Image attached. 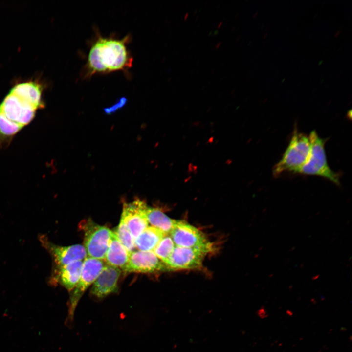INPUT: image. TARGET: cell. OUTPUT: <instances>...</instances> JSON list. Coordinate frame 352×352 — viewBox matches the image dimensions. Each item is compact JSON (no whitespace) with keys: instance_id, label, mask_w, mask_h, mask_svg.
<instances>
[{"instance_id":"obj_5","label":"cell","mask_w":352,"mask_h":352,"mask_svg":"<svg viewBox=\"0 0 352 352\" xmlns=\"http://www.w3.org/2000/svg\"><path fill=\"white\" fill-rule=\"evenodd\" d=\"M83 224V246L87 256L104 261L112 231L106 226L95 223L90 219Z\"/></svg>"},{"instance_id":"obj_24","label":"cell","mask_w":352,"mask_h":352,"mask_svg":"<svg viewBox=\"0 0 352 352\" xmlns=\"http://www.w3.org/2000/svg\"><path fill=\"white\" fill-rule=\"evenodd\" d=\"M221 24H222V22H221L220 23V24H219V26H218V28H220Z\"/></svg>"},{"instance_id":"obj_13","label":"cell","mask_w":352,"mask_h":352,"mask_svg":"<svg viewBox=\"0 0 352 352\" xmlns=\"http://www.w3.org/2000/svg\"><path fill=\"white\" fill-rule=\"evenodd\" d=\"M83 261H76L61 267L53 269L50 278L51 284L59 283L67 290L72 291L79 280Z\"/></svg>"},{"instance_id":"obj_16","label":"cell","mask_w":352,"mask_h":352,"mask_svg":"<svg viewBox=\"0 0 352 352\" xmlns=\"http://www.w3.org/2000/svg\"><path fill=\"white\" fill-rule=\"evenodd\" d=\"M10 92L31 103L37 109L43 107L41 89L36 83L27 82L19 84L15 86Z\"/></svg>"},{"instance_id":"obj_12","label":"cell","mask_w":352,"mask_h":352,"mask_svg":"<svg viewBox=\"0 0 352 352\" xmlns=\"http://www.w3.org/2000/svg\"><path fill=\"white\" fill-rule=\"evenodd\" d=\"M121 271L118 268L106 264L93 284L90 291L91 295L98 299H102L116 293Z\"/></svg>"},{"instance_id":"obj_1","label":"cell","mask_w":352,"mask_h":352,"mask_svg":"<svg viewBox=\"0 0 352 352\" xmlns=\"http://www.w3.org/2000/svg\"><path fill=\"white\" fill-rule=\"evenodd\" d=\"M130 39L129 35L121 40L99 36L88 54L87 76L125 70L131 67L132 58L126 47Z\"/></svg>"},{"instance_id":"obj_21","label":"cell","mask_w":352,"mask_h":352,"mask_svg":"<svg viewBox=\"0 0 352 352\" xmlns=\"http://www.w3.org/2000/svg\"><path fill=\"white\" fill-rule=\"evenodd\" d=\"M127 99L125 97H121L117 102H116L112 106L105 108L104 111L106 114H110L115 112L118 109H121L127 103Z\"/></svg>"},{"instance_id":"obj_23","label":"cell","mask_w":352,"mask_h":352,"mask_svg":"<svg viewBox=\"0 0 352 352\" xmlns=\"http://www.w3.org/2000/svg\"><path fill=\"white\" fill-rule=\"evenodd\" d=\"M220 43H219L217 45H216V48H218L219 47V46H220Z\"/></svg>"},{"instance_id":"obj_20","label":"cell","mask_w":352,"mask_h":352,"mask_svg":"<svg viewBox=\"0 0 352 352\" xmlns=\"http://www.w3.org/2000/svg\"><path fill=\"white\" fill-rule=\"evenodd\" d=\"M23 127L8 119L0 111V135L4 137H13Z\"/></svg>"},{"instance_id":"obj_14","label":"cell","mask_w":352,"mask_h":352,"mask_svg":"<svg viewBox=\"0 0 352 352\" xmlns=\"http://www.w3.org/2000/svg\"><path fill=\"white\" fill-rule=\"evenodd\" d=\"M129 255L130 253L112 231L104 260L106 264L123 271L128 264Z\"/></svg>"},{"instance_id":"obj_15","label":"cell","mask_w":352,"mask_h":352,"mask_svg":"<svg viewBox=\"0 0 352 352\" xmlns=\"http://www.w3.org/2000/svg\"><path fill=\"white\" fill-rule=\"evenodd\" d=\"M166 235L155 227L148 226L134 239L135 248L140 251H153Z\"/></svg>"},{"instance_id":"obj_9","label":"cell","mask_w":352,"mask_h":352,"mask_svg":"<svg viewBox=\"0 0 352 352\" xmlns=\"http://www.w3.org/2000/svg\"><path fill=\"white\" fill-rule=\"evenodd\" d=\"M167 270L165 264L153 251L137 250L130 253L128 264L123 271L147 273Z\"/></svg>"},{"instance_id":"obj_22","label":"cell","mask_w":352,"mask_h":352,"mask_svg":"<svg viewBox=\"0 0 352 352\" xmlns=\"http://www.w3.org/2000/svg\"><path fill=\"white\" fill-rule=\"evenodd\" d=\"M188 13H187L186 14V15H185V16L184 18V20H186V18L188 17Z\"/></svg>"},{"instance_id":"obj_4","label":"cell","mask_w":352,"mask_h":352,"mask_svg":"<svg viewBox=\"0 0 352 352\" xmlns=\"http://www.w3.org/2000/svg\"><path fill=\"white\" fill-rule=\"evenodd\" d=\"M176 246L194 248L207 254L213 245L199 229L189 223L176 220L169 234Z\"/></svg>"},{"instance_id":"obj_19","label":"cell","mask_w":352,"mask_h":352,"mask_svg":"<svg viewBox=\"0 0 352 352\" xmlns=\"http://www.w3.org/2000/svg\"><path fill=\"white\" fill-rule=\"evenodd\" d=\"M176 245L169 234H166L156 246L153 252L157 258L166 264Z\"/></svg>"},{"instance_id":"obj_8","label":"cell","mask_w":352,"mask_h":352,"mask_svg":"<svg viewBox=\"0 0 352 352\" xmlns=\"http://www.w3.org/2000/svg\"><path fill=\"white\" fill-rule=\"evenodd\" d=\"M39 241L51 256L53 262V269L61 267L76 261H83L87 257L83 245H57L51 242L44 235H40Z\"/></svg>"},{"instance_id":"obj_17","label":"cell","mask_w":352,"mask_h":352,"mask_svg":"<svg viewBox=\"0 0 352 352\" xmlns=\"http://www.w3.org/2000/svg\"><path fill=\"white\" fill-rule=\"evenodd\" d=\"M146 215L148 223L166 234H170L176 221V220L170 218L159 209L148 206Z\"/></svg>"},{"instance_id":"obj_11","label":"cell","mask_w":352,"mask_h":352,"mask_svg":"<svg viewBox=\"0 0 352 352\" xmlns=\"http://www.w3.org/2000/svg\"><path fill=\"white\" fill-rule=\"evenodd\" d=\"M146 203L140 199H135L129 203H124L121 217L127 225L135 239L148 226L146 210Z\"/></svg>"},{"instance_id":"obj_6","label":"cell","mask_w":352,"mask_h":352,"mask_svg":"<svg viewBox=\"0 0 352 352\" xmlns=\"http://www.w3.org/2000/svg\"><path fill=\"white\" fill-rule=\"evenodd\" d=\"M106 263L103 260L87 256L83 261L79 280L70 295L68 319L73 320L75 308L85 291L93 284Z\"/></svg>"},{"instance_id":"obj_18","label":"cell","mask_w":352,"mask_h":352,"mask_svg":"<svg viewBox=\"0 0 352 352\" xmlns=\"http://www.w3.org/2000/svg\"><path fill=\"white\" fill-rule=\"evenodd\" d=\"M113 232L130 253L134 251V239L122 218Z\"/></svg>"},{"instance_id":"obj_10","label":"cell","mask_w":352,"mask_h":352,"mask_svg":"<svg viewBox=\"0 0 352 352\" xmlns=\"http://www.w3.org/2000/svg\"><path fill=\"white\" fill-rule=\"evenodd\" d=\"M206 254L196 249L176 246L165 264L168 270L198 269Z\"/></svg>"},{"instance_id":"obj_7","label":"cell","mask_w":352,"mask_h":352,"mask_svg":"<svg viewBox=\"0 0 352 352\" xmlns=\"http://www.w3.org/2000/svg\"><path fill=\"white\" fill-rule=\"evenodd\" d=\"M38 109L31 103L10 92L0 105V111L21 126L28 125Z\"/></svg>"},{"instance_id":"obj_3","label":"cell","mask_w":352,"mask_h":352,"mask_svg":"<svg viewBox=\"0 0 352 352\" xmlns=\"http://www.w3.org/2000/svg\"><path fill=\"white\" fill-rule=\"evenodd\" d=\"M310 155L299 173L317 175L326 178L337 185L340 184V175L328 166L324 148L325 140L320 138L315 131L310 132Z\"/></svg>"},{"instance_id":"obj_2","label":"cell","mask_w":352,"mask_h":352,"mask_svg":"<svg viewBox=\"0 0 352 352\" xmlns=\"http://www.w3.org/2000/svg\"><path fill=\"white\" fill-rule=\"evenodd\" d=\"M310 150L309 136L295 129L282 159L273 168L274 176H278L284 172L299 173L308 160Z\"/></svg>"}]
</instances>
